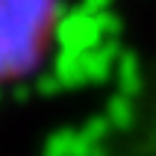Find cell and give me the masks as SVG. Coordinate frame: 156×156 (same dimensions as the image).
<instances>
[{
  "instance_id": "1",
  "label": "cell",
  "mask_w": 156,
  "mask_h": 156,
  "mask_svg": "<svg viewBox=\"0 0 156 156\" xmlns=\"http://www.w3.org/2000/svg\"><path fill=\"white\" fill-rule=\"evenodd\" d=\"M50 0H0V86L27 80L47 56Z\"/></svg>"
}]
</instances>
